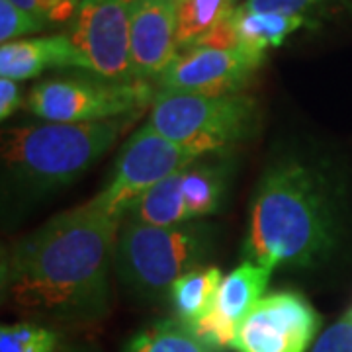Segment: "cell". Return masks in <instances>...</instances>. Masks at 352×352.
<instances>
[{"label":"cell","mask_w":352,"mask_h":352,"mask_svg":"<svg viewBox=\"0 0 352 352\" xmlns=\"http://www.w3.org/2000/svg\"><path fill=\"white\" fill-rule=\"evenodd\" d=\"M126 352H217L180 319H163L141 329L126 344Z\"/></svg>","instance_id":"18"},{"label":"cell","mask_w":352,"mask_h":352,"mask_svg":"<svg viewBox=\"0 0 352 352\" xmlns=\"http://www.w3.org/2000/svg\"><path fill=\"white\" fill-rule=\"evenodd\" d=\"M258 120L256 102L243 94L201 96L159 90L147 126L200 153H219L247 139Z\"/></svg>","instance_id":"5"},{"label":"cell","mask_w":352,"mask_h":352,"mask_svg":"<svg viewBox=\"0 0 352 352\" xmlns=\"http://www.w3.org/2000/svg\"><path fill=\"white\" fill-rule=\"evenodd\" d=\"M201 157L204 153L175 143L145 124L122 147L106 188L88 204L124 221L141 194Z\"/></svg>","instance_id":"7"},{"label":"cell","mask_w":352,"mask_h":352,"mask_svg":"<svg viewBox=\"0 0 352 352\" xmlns=\"http://www.w3.org/2000/svg\"><path fill=\"white\" fill-rule=\"evenodd\" d=\"M63 352H92V351H88V349H82V346H69V349H65Z\"/></svg>","instance_id":"27"},{"label":"cell","mask_w":352,"mask_h":352,"mask_svg":"<svg viewBox=\"0 0 352 352\" xmlns=\"http://www.w3.org/2000/svg\"><path fill=\"white\" fill-rule=\"evenodd\" d=\"M176 0H135L131 8V65L138 80L159 78L176 59Z\"/></svg>","instance_id":"11"},{"label":"cell","mask_w":352,"mask_h":352,"mask_svg":"<svg viewBox=\"0 0 352 352\" xmlns=\"http://www.w3.org/2000/svg\"><path fill=\"white\" fill-rule=\"evenodd\" d=\"M16 6L32 14L45 25L69 24L80 6V0H12Z\"/></svg>","instance_id":"21"},{"label":"cell","mask_w":352,"mask_h":352,"mask_svg":"<svg viewBox=\"0 0 352 352\" xmlns=\"http://www.w3.org/2000/svg\"><path fill=\"white\" fill-rule=\"evenodd\" d=\"M122 219L78 206L14 243L2 258V296L14 309L65 323L100 319Z\"/></svg>","instance_id":"1"},{"label":"cell","mask_w":352,"mask_h":352,"mask_svg":"<svg viewBox=\"0 0 352 352\" xmlns=\"http://www.w3.org/2000/svg\"><path fill=\"white\" fill-rule=\"evenodd\" d=\"M59 337L55 331L20 321L0 329V352H55Z\"/></svg>","instance_id":"20"},{"label":"cell","mask_w":352,"mask_h":352,"mask_svg":"<svg viewBox=\"0 0 352 352\" xmlns=\"http://www.w3.org/2000/svg\"><path fill=\"white\" fill-rule=\"evenodd\" d=\"M182 170L166 176L159 184H155L138 201L129 208L124 219L147 223L157 227H173L188 223V210L182 196Z\"/></svg>","instance_id":"14"},{"label":"cell","mask_w":352,"mask_h":352,"mask_svg":"<svg viewBox=\"0 0 352 352\" xmlns=\"http://www.w3.org/2000/svg\"><path fill=\"white\" fill-rule=\"evenodd\" d=\"M239 30L241 50L263 59L266 47H278L289 34H294L303 20L300 14H245L233 10Z\"/></svg>","instance_id":"16"},{"label":"cell","mask_w":352,"mask_h":352,"mask_svg":"<svg viewBox=\"0 0 352 352\" xmlns=\"http://www.w3.org/2000/svg\"><path fill=\"white\" fill-rule=\"evenodd\" d=\"M78 69L75 51L65 34L51 38L20 39L2 43L0 47V75L10 80H28L47 69Z\"/></svg>","instance_id":"12"},{"label":"cell","mask_w":352,"mask_h":352,"mask_svg":"<svg viewBox=\"0 0 352 352\" xmlns=\"http://www.w3.org/2000/svg\"><path fill=\"white\" fill-rule=\"evenodd\" d=\"M147 80H110L104 76L59 75L30 90L28 110L45 122L94 124L133 116L153 100Z\"/></svg>","instance_id":"6"},{"label":"cell","mask_w":352,"mask_h":352,"mask_svg":"<svg viewBox=\"0 0 352 352\" xmlns=\"http://www.w3.org/2000/svg\"><path fill=\"white\" fill-rule=\"evenodd\" d=\"M337 241L335 206L325 176L300 161L268 168L252 198L243 254L268 268L321 263Z\"/></svg>","instance_id":"2"},{"label":"cell","mask_w":352,"mask_h":352,"mask_svg":"<svg viewBox=\"0 0 352 352\" xmlns=\"http://www.w3.org/2000/svg\"><path fill=\"white\" fill-rule=\"evenodd\" d=\"M233 0H176V43L188 50L233 12Z\"/></svg>","instance_id":"19"},{"label":"cell","mask_w":352,"mask_h":352,"mask_svg":"<svg viewBox=\"0 0 352 352\" xmlns=\"http://www.w3.org/2000/svg\"><path fill=\"white\" fill-rule=\"evenodd\" d=\"M22 106V90L16 80L0 78V118L8 120L18 108Z\"/></svg>","instance_id":"26"},{"label":"cell","mask_w":352,"mask_h":352,"mask_svg":"<svg viewBox=\"0 0 352 352\" xmlns=\"http://www.w3.org/2000/svg\"><path fill=\"white\" fill-rule=\"evenodd\" d=\"M131 124V116L94 124H22L2 131L8 184L25 196H43L73 184Z\"/></svg>","instance_id":"3"},{"label":"cell","mask_w":352,"mask_h":352,"mask_svg":"<svg viewBox=\"0 0 352 352\" xmlns=\"http://www.w3.org/2000/svg\"><path fill=\"white\" fill-rule=\"evenodd\" d=\"M263 59L245 50H184L157 78L159 90L201 96H229L247 85Z\"/></svg>","instance_id":"10"},{"label":"cell","mask_w":352,"mask_h":352,"mask_svg":"<svg viewBox=\"0 0 352 352\" xmlns=\"http://www.w3.org/2000/svg\"><path fill=\"white\" fill-rule=\"evenodd\" d=\"M270 274L272 268L245 261L221 280L212 314L226 321L229 327H239L241 321L264 298Z\"/></svg>","instance_id":"13"},{"label":"cell","mask_w":352,"mask_h":352,"mask_svg":"<svg viewBox=\"0 0 352 352\" xmlns=\"http://www.w3.org/2000/svg\"><path fill=\"white\" fill-rule=\"evenodd\" d=\"M321 327L314 305L296 292L264 296L237 327V352H305Z\"/></svg>","instance_id":"9"},{"label":"cell","mask_w":352,"mask_h":352,"mask_svg":"<svg viewBox=\"0 0 352 352\" xmlns=\"http://www.w3.org/2000/svg\"><path fill=\"white\" fill-rule=\"evenodd\" d=\"M221 272L215 266H201L182 278L170 288L176 319L192 325L214 309L217 289L221 286Z\"/></svg>","instance_id":"15"},{"label":"cell","mask_w":352,"mask_h":352,"mask_svg":"<svg viewBox=\"0 0 352 352\" xmlns=\"http://www.w3.org/2000/svg\"><path fill=\"white\" fill-rule=\"evenodd\" d=\"M317 0H247L237 10L245 14H300Z\"/></svg>","instance_id":"25"},{"label":"cell","mask_w":352,"mask_h":352,"mask_svg":"<svg viewBox=\"0 0 352 352\" xmlns=\"http://www.w3.org/2000/svg\"><path fill=\"white\" fill-rule=\"evenodd\" d=\"M45 25L38 22L32 14L16 6L12 0H0V41L10 43L16 38L36 34Z\"/></svg>","instance_id":"22"},{"label":"cell","mask_w":352,"mask_h":352,"mask_svg":"<svg viewBox=\"0 0 352 352\" xmlns=\"http://www.w3.org/2000/svg\"><path fill=\"white\" fill-rule=\"evenodd\" d=\"M212 251V229L204 223L157 227L124 219L120 226L113 270L139 298L159 300L178 278L188 274Z\"/></svg>","instance_id":"4"},{"label":"cell","mask_w":352,"mask_h":352,"mask_svg":"<svg viewBox=\"0 0 352 352\" xmlns=\"http://www.w3.org/2000/svg\"><path fill=\"white\" fill-rule=\"evenodd\" d=\"M135 0H80L69 22L78 69L110 80H138L131 65V8Z\"/></svg>","instance_id":"8"},{"label":"cell","mask_w":352,"mask_h":352,"mask_svg":"<svg viewBox=\"0 0 352 352\" xmlns=\"http://www.w3.org/2000/svg\"><path fill=\"white\" fill-rule=\"evenodd\" d=\"M311 352H352V309L321 333Z\"/></svg>","instance_id":"23"},{"label":"cell","mask_w":352,"mask_h":352,"mask_svg":"<svg viewBox=\"0 0 352 352\" xmlns=\"http://www.w3.org/2000/svg\"><path fill=\"white\" fill-rule=\"evenodd\" d=\"M192 47H212V50H239L241 39L237 22L233 12L223 18L214 30H210L206 36H201ZM190 50V47H188ZM184 51V50H182Z\"/></svg>","instance_id":"24"},{"label":"cell","mask_w":352,"mask_h":352,"mask_svg":"<svg viewBox=\"0 0 352 352\" xmlns=\"http://www.w3.org/2000/svg\"><path fill=\"white\" fill-rule=\"evenodd\" d=\"M180 175L190 219L215 214L226 190V168L212 163H192Z\"/></svg>","instance_id":"17"}]
</instances>
